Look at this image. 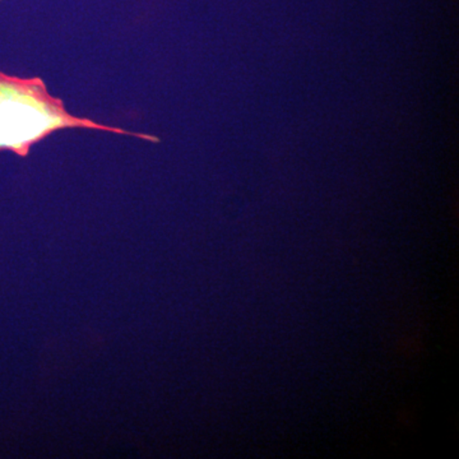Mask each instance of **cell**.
<instances>
[{"mask_svg":"<svg viewBox=\"0 0 459 459\" xmlns=\"http://www.w3.org/2000/svg\"><path fill=\"white\" fill-rule=\"evenodd\" d=\"M68 128L95 129L159 142L153 135L114 128L69 114L65 102L50 95L41 78L0 74V151L9 150L26 157L33 144L51 133Z\"/></svg>","mask_w":459,"mask_h":459,"instance_id":"obj_1","label":"cell"}]
</instances>
